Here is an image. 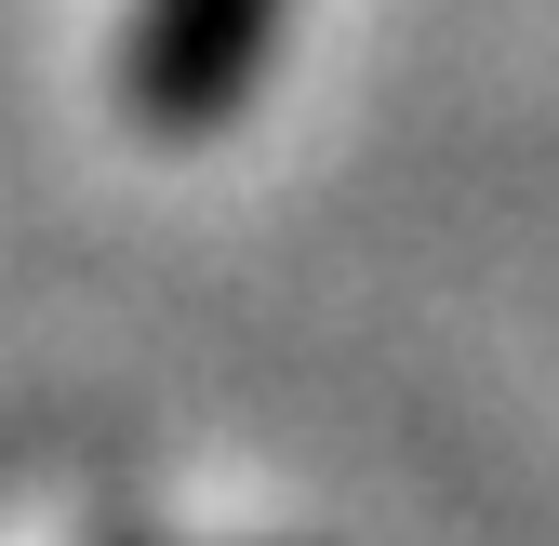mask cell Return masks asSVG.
Returning <instances> with one entry per match:
<instances>
[{"label":"cell","mask_w":559,"mask_h":546,"mask_svg":"<svg viewBox=\"0 0 559 546\" xmlns=\"http://www.w3.org/2000/svg\"><path fill=\"white\" fill-rule=\"evenodd\" d=\"M280 14L294 0H133V40H120V94L147 133H227L240 94H253V67L280 40Z\"/></svg>","instance_id":"cell-1"}]
</instances>
